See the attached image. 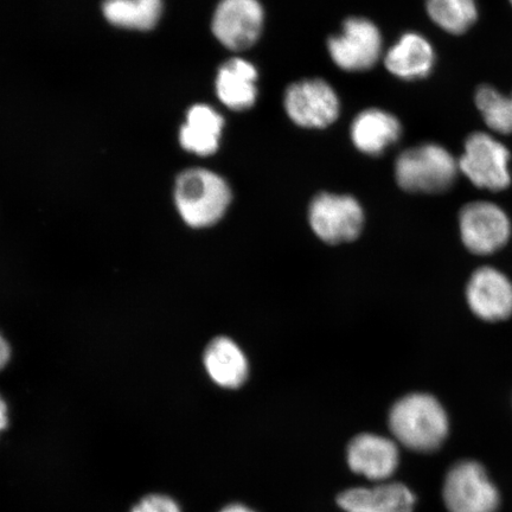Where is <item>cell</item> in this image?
Masks as SVG:
<instances>
[{"instance_id": "obj_20", "label": "cell", "mask_w": 512, "mask_h": 512, "mask_svg": "<svg viewBox=\"0 0 512 512\" xmlns=\"http://www.w3.org/2000/svg\"><path fill=\"white\" fill-rule=\"evenodd\" d=\"M428 16L453 35L464 34L478 18L476 0H426Z\"/></svg>"}, {"instance_id": "obj_1", "label": "cell", "mask_w": 512, "mask_h": 512, "mask_svg": "<svg viewBox=\"0 0 512 512\" xmlns=\"http://www.w3.org/2000/svg\"><path fill=\"white\" fill-rule=\"evenodd\" d=\"M389 427L403 446L416 452H433L444 444L450 430L441 403L430 394L405 396L392 408Z\"/></svg>"}, {"instance_id": "obj_13", "label": "cell", "mask_w": 512, "mask_h": 512, "mask_svg": "<svg viewBox=\"0 0 512 512\" xmlns=\"http://www.w3.org/2000/svg\"><path fill=\"white\" fill-rule=\"evenodd\" d=\"M259 74L254 64L239 57L223 63L216 76V94L224 106L247 111L258 99Z\"/></svg>"}, {"instance_id": "obj_24", "label": "cell", "mask_w": 512, "mask_h": 512, "mask_svg": "<svg viewBox=\"0 0 512 512\" xmlns=\"http://www.w3.org/2000/svg\"><path fill=\"white\" fill-rule=\"evenodd\" d=\"M8 407L2 398H0V432L8 427Z\"/></svg>"}, {"instance_id": "obj_3", "label": "cell", "mask_w": 512, "mask_h": 512, "mask_svg": "<svg viewBox=\"0 0 512 512\" xmlns=\"http://www.w3.org/2000/svg\"><path fill=\"white\" fill-rule=\"evenodd\" d=\"M459 166L445 147L424 144L402 152L395 163L400 188L416 194H439L456 182Z\"/></svg>"}, {"instance_id": "obj_15", "label": "cell", "mask_w": 512, "mask_h": 512, "mask_svg": "<svg viewBox=\"0 0 512 512\" xmlns=\"http://www.w3.org/2000/svg\"><path fill=\"white\" fill-rule=\"evenodd\" d=\"M431 43L416 32H407L384 56V66L396 78L413 81L426 78L434 67Z\"/></svg>"}, {"instance_id": "obj_19", "label": "cell", "mask_w": 512, "mask_h": 512, "mask_svg": "<svg viewBox=\"0 0 512 512\" xmlns=\"http://www.w3.org/2000/svg\"><path fill=\"white\" fill-rule=\"evenodd\" d=\"M102 12L115 27L146 31L159 22L163 0H105Z\"/></svg>"}, {"instance_id": "obj_7", "label": "cell", "mask_w": 512, "mask_h": 512, "mask_svg": "<svg viewBox=\"0 0 512 512\" xmlns=\"http://www.w3.org/2000/svg\"><path fill=\"white\" fill-rule=\"evenodd\" d=\"M379 28L367 18L350 17L341 34L329 38L328 50L336 66L347 72H364L376 66L382 55Z\"/></svg>"}, {"instance_id": "obj_14", "label": "cell", "mask_w": 512, "mask_h": 512, "mask_svg": "<svg viewBox=\"0 0 512 512\" xmlns=\"http://www.w3.org/2000/svg\"><path fill=\"white\" fill-rule=\"evenodd\" d=\"M415 501L413 492L401 483L350 489L337 498L345 512H413Z\"/></svg>"}, {"instance_id": "obj_18", "label": "cell", "mask_w": 512, "mask_h": 512, "mask_svg": "<svg viewBox=\"0 0 512 512\" xmlns=\"http://www.w3.org/2000/svg\"><path fill=\"white\" fill-rule=\"evenodd\" d=\"M224 119L207 105L192 106L187 120L179 132V142L184 150L207 157L219 150Z\"/></svg>"}, {"instance_id": "obj_11", "label": "cell", "mask_w": 512, "mask_h": 512, "mask_svg": "<svg viewBox=\"0 0 512 512\" xmlns=\"http://www.w3.org/2000/svg\"><path fill=\"white\" fill-rule=\"evenodd\" d=\"M470 309L486 322H501L512 315V283L492 267L479 268L467 284Z\"/></svg>"}, {"instance_id": "obj_17", "label": "cell", "mask_w": 512, "mask_h": 512, "mask_svg": "<svg viewBox=\"0 0 512 512\" xmlns=\"http://www.w3.org/2000/svg\"><path fill=\"white\" fill-rule=\"evenodd\" d=\"M204 368L217 386L238 389L246 383L249 363L245 352L228 337H217L203 355Z\"/></svg>"}, {"instance_id": "obj_22", "label": "cell", "mask_w": 512, "mask_h": 512, "mask_svg": "<svg viewBox=\"0 0 512 512\" xmlns=\"http://www.w3.org/2000/svg\"><path fill=\"white\" fill-rule=\"evenodd\" d=\"M131 512H181V509L168 496L150 495L142 499Z\"/></svg>"}, {"instance_id": "obj_6", "label": "cell", "mask_w": 512, "mask_h": 512, "mask_svg": "<svg viewBox=\"0 0 512 512\" xmlns=\"http://www.w3.org/2000/svg\"><path fill=\"white\" fill-rule=\"evenodd\" d=\"M509 163L507 147L489 134L477 132L467 138L458 166L476 187L501 191L511 183Z\"/></svg>"}, {"instance_id": "obj_8", "label": "cell", "mask_w": 512, "mask_h": 512, "mask_svg": "<svg viewBox=\"0 0 512 512\" xmlns=\"http://www.w3.org/2000/svg\"><path fill=\"white\" fill-rule=\"evenodd\" d=\"M284 106L293 123L304 128L328 127L341 112L335 89L320 79L293 83L286 89Z\"/></svg>"}, {"instance_id": "obj_5", "label": "cell", "mask_w": 512, "mask_h": 512, "mask_svg": "<svg viewBox=\"0 0 512 512\" xmlns=\"http://www.w3.org/2000/svg\"><path fill=\"white\" fill-rule=\"evenodd\" d=\"M309 222L320 240L338 245L354 241L361 235L364 211L352 196L322 192L310 204Z\"/></svg>"}, {"instance_id": "obj_9", "label": "cell", "mask_w": 512, "mask_h": 512, "mask_svg": "<svg viewBox=\"0 0 512 512\" xmlns=\"http://www.w3.org/2000/svg\"><path fill=\"white\" fill-rule=\"evenodd\" d=\"M264 23L265 11L259 0H221L211 30L224 47L242 51L258 42Z\"/></svg>"}, {"instance_id": "obj_23", "label": "cell", "mask_w": 512, "mask_h": 512, "mask_svg": "<svg viewBox=\"0 0 512 512\" xmlns=\"http://www.w3.org/2000/svg\"><path fill=\"white\" fill-rule=\"evenodd\" d=\"M11 358V348L6 341V339L0 334V371H2L6 366H8V363Z\"/></svg>"}, {"instance_id": "obj_10", "label": "cell", "mask_w": 512, "mask_h": 512, "mask_svg": "<svg viewBox=\"0 0 512 512\" xmlns=\"http://www.w3.org/2000/svg\"><path fill=\"white\" fill-rule=\"evenodd\" d=\"M460 235L464 245L477 255H489L501 249L511 234L509 217L496 204L473 202L459 215Z\"/></svg>"}, {"instance_id": "obj_2", "label": "cell", "mask_w": 512, "mask_h": 512, "mask_svg": "<svg viewBox=\"0 0 512 512\" xmlns=\"http://www.w3.org/2000/svg\"><path fill=\"white\" fill-rule=\"evenodd\" d=\"M174 196L182 220L196 229L221 221L233 200L226 179L202 168L182 172L176 179Z\"/></svg>"}, {"instance_id": "obj_12", "label": "cell", "mask_w": 512, "mask_h": 512, "mask_svg": "<svg viewBox=\"0 0 512 512\" xmlns=\"http://www.w3.org/2000/svg\"><path fill=\"white\" fill-rule=\"evenodd\" d=\"M347 458L352 472L375 482L392 477L399 466V450L394 441L370 433L351 440Z\"/></svg>"}, {"instance_id": "obj_4", "label": "cell", "mask_w": 512, "mask_h": 512, "mask_svg": "<svg viewBox=\"0 0 512 512\" xmlns=\"http://www.w3.org/2000/svg\"><path fill=\"white\" fill-rule=\"evenodd\" d=\"M443 497L450 512H498L501 494L485 467L476 460H462L445 478Z\"/></svg>"}, {"instance_id": "obj_21", "label": "cell", "mask_w": 512, "mask_h": 512, "mask_svg": "<svg viewBox=\"0 0 512 512\" xmlns=\"http://www.w3.org/2000/svg\"><path fill=\"white\" fill-rule=\"evenodd\" d=\"M476 104L492 131L512 134V93L504 95L494 87L482 86L476 93Z\"/></svg>"}, {"instance_id": "obj_26", "label": "cell", "mask_w": 512, "mask_h": 512, "mask_svg": "<svg viewBox=\"0 0 512 512\" xmlns=\"http://www.w3.org/2000/svg\"><path fill=\"white\" fill-rule=\"evenodd\" d=\"M510 3H511V5H512V0H510Z\"/></svg>"}, {"instance_id": "obj_16", "label": "cell", "mask_w": 512, "mask_h": 512, "mask_svg": "<svg viewBox=\"0 0 512 512\" xmlns=\"http://www.w3.org/2000/svg\"><path fill=\"white\" fill-rule=\"evenodd\" d=\"M398 118L379 108H369L357 115L351 125L350 136L358 151L369 156H380L401 137Z\"/></svg>"}, {"instance_id": "obj_25", "label": "cell", "mask_w": 512, "mask_h": 512, "mask_svg": "<svg viewBox=\"0 0 512 512\" xmlns=\"http://www.w3.org/2000/svg\"><path fill=\"white\" fill-rule=\"evenodd\" d=\"M221 512H254L251 509L245 507V505L241 504H232L229 507L224 508Z\"/></svg>"}]
</instances>
